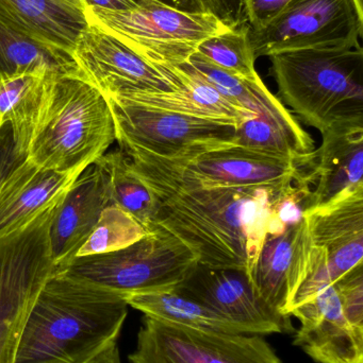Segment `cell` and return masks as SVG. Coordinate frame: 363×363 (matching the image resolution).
<instances>
[{"instance_id":"1","label":"cell","mask_w":363,"mask_h":363,"mask_svg":"<svg viewBox=\"0 0 363 363\" xmlns=\"http://www.w3.org/2000/svg\"><path fill=\"white\" fill-rule=\"evenodd\" d=\"M121 150L157 199V215L148 230L159 228L176 237L198 264L251 277L273 206L294 182L276 187H204L151 153Z\"/></svg>"},{"instance_id":"6","label":"cell","mask_w":363,"mask_h":363,"mask_svg":"<svg viewBox=\"0 0 363 363\" xmlns=\"http://www.w3.org/2000/svg\"><path fill=\"white\" fill-rule=\"evenodd\" d=\"M89 25L115 36L153 65H181L200 43L232 29L212 14H193L153 4L115 12L85 8Z\"/></svg>"},{"instance_id":"29","label":"cell","mask_w":363,"mask_h":363,"mask_svg":"<svg viewBox=\"0 0 363 363\" xmlns=\"http://www.w3.org/2000/svg\"><path fill=\"white\" fill-rule=\"evenodd\" d=\"M146 234V228L136 218L117 205L111 204L102 211L76 257L117 251L136 242Z\"/></svg>"},{"instance_id":"14","label":"cell","mask_w":363,"mask_h":363,"mask_svg":"<svg viewBox=\"0 0 363 363\" xmlns=\"http://www.w3.org/2000/svg\"><path fill=\"white\" fill-rule=\"evenodd\" d=\"M313 152L311 192L305 213L363 192V121L335 123Z\"/></svg>"},{"instance_id":"18","label":"cell","mask_w":363,"mask_h":363,"mask_svg":"<svg viewBox=\"0 0 363 363\" xmlns=\"http://www.w3.org/2000/svg\"><path fill=\"white\" fill-rule=\"evenodd\" d=\"M79 174L45 169L26 159L0 185V238L31 223L65 194Z\"/></svg>"},{"instance_id":"11","label":"cell","mask_w":363,"mask_h":363,"mask_svg":"<svg viewBox=\"0 0 363 363\" xmlns=\"http://www.w3.org/2000/svg\"><path fill=\"white\" fill-rule=\"evenodd\" d=\"M313 152L294 161L232 143H208L195 145L173 159L158 157L204 187H276L307 178Z\"/></svg>"},{"instance_id":"25","label":"cell","mask_w":363,"mask_h":363,"mask_svg":"<svg viewBox=\"0 0 363 363\" xmlns=\"http://www.w3.org/2000/svg\"><path fill=\"white\" fill-rule=\"evenodd\" d=\"M28 72L82 76L70 52L36 42L0 21V80Z\"/></svg>"},{"instance_id":"15","label":"cell","mask_w":363,"mask_h":363,"mask_svg":"<svg viewBox=\"0 0 363 363\" xmlns=\"http://www.w3.org/2000/svg\"><path fill=\"white\" fill-rule=\"evenodd\" d=\"M313 250L305 217L281 234H266L249 277L259 296L283 315H289L294 298L308 277Z\"/></svg>"},{"instance_id":"9","label":"cell","mask_w":363,"mask_h":363,"mask_svg":"<svg viewBox=\"0 0 363 363\" xmlns=\"http://www.w3.org/2000/svg\"><path fill=\"white\" fill-rule=\"evenodd\" d=\"M130 363H283L261 335L204 332L144 315Z\"/></svg>"},{"instance_id":"33","label":"cell","mask_w":363,"mask_h":363,"mask_svg":"<svg viewBox=\"0 0 363 363\" xmlns=\"http://www.w3.org/2000/svg\"><path fill=\"white\" fill-rule=\"evenodd\" d=\"M291 0H241L245 21L251 30L261 29L276 18Z\"/></svg>"},{"instance_id":"28","label":"cell","mask_w":363,"mask_h":363,"mask_svg":"<svg viewBox=\"0 0 363 363\" xmlns=\"http://www.w3.org/2000/svg\"><path fill=\"white\" fill-rule=\"evenodd\" d=\"M249 33L251 27L243 23L207 38L200 43L195 53L228 74L239 78H255L258 74Z\"/></svg>"},{"instance_id":"31","label":"cell","mask_w":363,"mask_h":363,"mask_svg":"<svg viewBox=\"0 0 363 363\" xmlns=\"http://www.w3.org/2000/svg\"><path fill=\"white\" fill-rule=\"evenodd\" d=\"M163 6L193 14H212L230 28L247 23L241 0H155Z\"/></svg>"},{"instance_id":"21","label":"cell","mask_w":363,"mask_h":363,"mask_svg":"<svg viewBox=\"0 0 363 363\" xmlns=\"http://www.w3.org/2000/svg\"><path fill=\"white\" fill-rule=\"evenodd\" d=\"M170 66L180 83L177 91L172 93L134 94L121 96V98L179 114L213 121L239 123L245 119L257 117L224 97L187 64Z\"/></svg>"},{"instance_id":"2","label":"cell","mask_w":363,"mask_h":363,"mask_svg":"<svg viewBox=\"0 0 363 363\" xmlns=\"http://www.w3.org/2000/svg\"><path fill=\"white\" fill-rule=\"evenodd\" d=\"M125 296L53 271L36 294L19 334L14 363H90L117 342Z\"/></svg>"},{"instance_id":"17","label":"cell","mask_w":363,"mask_h":363,"mask_svg":"<svg viewBox=\"0 0 363 363\" xmlns=\"http://www.w3.org/2000/svg\"><path fill=\"white\" fill-rule=\"evenodd\" d=\"M111 204L108 178L95 162L80 172L55 208L49 228L55 268L76 257L102 211Z\"/></svg>"},{"instance_id":"30","label":"cell","mask_w":363,"mask_h":363,"mask_svg":"<svg viewBox=\"0 0 363 363\" xmlns=\"http://www.w3.org/2000/svg\"><path fill=\"white\" fill-rule=\"evenodd\" d=\"M310 192V182L307 180L294 182L283 191L271 211L266 234H281L298 224L305 217Z\"/></svg>"},{"instance_id":"20","label":"cell","mask_w":363,"mask_h":363,"mask_svg":"<svg viewBox=\"0 0 363 363\" xmlns=\"http://www.w3.org/2000/svg\"><path fill=\"white\" fill-rule=\"evenodd\" d=\"M0 21L70 55L89 26L81 0H0Z\"/></svg>"},{"instance_id":"5","label":"cell","mask_w":363,"mask_h":363,"mask_svg":"<svg viewBox=\"0 0 363 363\" xmlns=\"http://www.w3.org/2000/svg\"><path fill=\"white\" fill-rule=\"evenodd\" d=\"M197 262L176 237L153 228L124 249L75 257L55 270L127 296L176 287Z\"/></svg>"},{"instance_id":"35","label":"cell","mask_w":363,"mask_h":363,"mask_svg":"<svg viewBox=\"0 0 363 363\" xmlns=\"http://www.w3.org/2000/svg\"><path fill=\"white\" fill-rule=\"evenodd\" d=\"M81 1L85 8L102 9V10L115 11V12L136 10V9L157 4L155 0H81Z\"/></svg>"},{"instance_id":"26","label":"cell","mask_w":363,"mask_h":363,"mask_svg":"<svg viewBox=\"0 0 363 363\" xmlns=\"http://www.w3.org/2000/svg\"><path fill=\"white\" fill-rule=\"evenodd\" d=\"M96 163L106 172L113 204L136 218L148 232L157 215V199L132 169L127 153L121 149L106 152Z\"/></svg>"},{"instance_id":"13","label":"cell","mask_w":363,"mask_h":363,"mask_svg":"<svg viewBox=\"0 0 363 363\" xmlns=\"http://www.w3.org/2000/svg\"><path fill=\"white\" fill-rule=\"evenodd\" d=\"M175 289L217 311L247 334L264 336L294 330L291 317L272 308L244 271L211 268L197 262Z\"/></svg>"},{"instance_id":"37","label":"cell","mask_w":363,"mask_h":363,"mask_svg":"<svg viewBox=\"0 0 363 363\" xmlns=\"http://www.w3.org/2000/svg\"><path fill=\"white\" fill-rule=\"evenodd\" d=\"M90 363H102V356H100V354L95 358V359L93 360V362Z\"/></svg>"},{"instance_id":"19","label":"cell","mask_w":363,"mask_h":363,"mask_svg":"<svg viewBox=\"0 0 363 363\" xmlns=\"http://www.w3.org/2000/svg\"><path fill=\"white\" fill-rule=\"evenodd\" d=\"M305 218L313 245L324 252L332 284L363 264V192Z\"/></svg>"},{"instance_id":"16","label":"cell","mask_w":363,"mask_h":363,"mask_svg":"<svg viewBox=\"0 0 363 363\" xmlns=\"http://www.w3.org/2000/svg\"><path fill=\"white\" fill-rule=\"evenodd\" d=\"M300 328L294 345L319 363H363V333L350 325L343 315L336 286L318 292L292 309Z\"/></svg>"},{"instance_id":"8","label":"cell","mask_w":363,"mask_h":363,"mask_svg":"<svg viewBox=\"0 0 363 363\" xmlns=\"http://www.w3.org/2000/svg\"><path fill=\"white\" fill-rule=\"evenodd\" d=\"M363 9L355 0H291L249 33L255 59L300 49L360 48Z\"/></svg>"},{"instance_id":"10","label":"cell","mask_w":363,"mask_h":363,"mask_svg":"<svg viewBox=\"0 0 363 363\" xmlns=\"http://www.w3.org/2000/svg\"><path fill=\"white\" fill-rule=\"evenodd\" d=\"M121 149H138L173 159L187 149L208 143H232L238 123L198 118L139 104L106 97Z\"/></svg>"},{"instance_id":"23","label":"cell","mask_w":363,"mask_h":363,"mask_svg":"<svg viewBox=\"0 0 363 363\" xmlns=\"http://www.w3.org/2000/svg\"><path fill=\"white\" fill-rule=\"evenodd\" d=\"M57 76L28 72L0 80V128L11 125L17 149L26 157L49 87Z\"/></svg>"},{"instance_id":"3","label":"cell","mask_w":363,"mask_h":363,"mask_svg":"<svg viewBox=\"0 0 363 363\" xmlns=\"http://www.w3.org/2000/svg\"><path fill=\"white\" fill-rule=\"evenodd\" d=\"M117 140L108 100L77 74L53 79L27 149V160L45 169L81 172Z\"/></svg>"},{"instance_id":"36","label":"cell","mask_w":363,"mask_h":363,"mask_svg":"<svg viewBox=\"0 0 363 363\" xmlns=\"http://www.w3.org/2000/svg\"><path fill=\"white\" fill-rule=\"evenodd\" d=\"M100 356H102V363H121L117 342L109 345L100 353Z\"/></svg>"},{"instance_id":"24","label":"cell","mask_w":363,"mask_h":363,"mask_svg":"<svg viewBox=\"0 0 363 363\" xmlns=\"http://www.w3.org/2000/svg\"><path fill=\"white\" fill-rule=\"evenodd\" d=\"M128 306L138 309L146 317L172 325L183 326L204 332L247 334L206 305L174 288L143 292L125 296Z\"/></svg>"},{"instance_id":"38","label":"cell","mask_w":363,"mask_h":363,"mask_svg":"<svg viewBox=\"0 0 363 363\" xmlns=\"http://www.w3.org/2000/svg\"><path fill=\"white\" fill-rule=\"evenodd\" d=\"M356 2H357L358 6L359 8L363 9V0H355Z\"/></svg>"},{"instance_id":"4","label":"cell","mask_w":363,"mask_h":363,"mask_svg":"<svg viewBox=\"0 0 363 363\" xmlns=\"http://www.w3.org/2000/svg\"><path fill=\"white\" fill-rule=\"evenodd\" d=\"M279 99L323 133L363 121V49H300L270 55Z\"/></svg>"},{"instance_id":"22","label":"cell","mask_w":363,"mask_h":363,"mask_svg":"<svg viewBox=\"0 0 363 363\" xmlns=\"http://www.w3.org/2000/svg\"><path fill=\"white\" fill-rule=\"evenodd\" d=\"M185 64L237 106L287 130L300 140L313 142L291 111L266 87L259 74L253 79L239 78L215 67L196 53Z\"/></svg>"},{"instance_id":"27","label":"cell","mask_w":363,"mask_h":363,"mask_svg":"<svg viewBox=\"0 0 363 363\" xmlns=\"http://www.w3.org/2000/svg\"><path fill=\"white\" fill-rule=\"evenodd\" d=\"M232 144L294 161L307 159L315 150V142L300 140L287 130L260 117L240 121Z\"/></svg>"},{"instance_id":"34","label":"cell","mask_w":363,"mask_h":363,"mask_svg":"<svg viewBox=\"0 0 363 363\" xmlns=\"http://www.w3.org/2000/svg\"><path fill=\"white\" fill-rule=\"evenodd\" d=\"M26 159V155L17 149L11 125L0 128V185Z\"/></svg>"},{"instance_id":"32","label":"cell","mask_w":363,"mask_h":363,"mask_svg":"<svg viewBox=\"0 0 363 363\" xmlns=\"http://www.w3.org/2000/svg\"><path fill=\"white\" fill-rule=\"evenodd\" d=\"M334 285L345 319L352 328L363 333V264L352 269Z\"/></svg>"},{"instance_id":"12","label":"cell","mask_w":363,"mask_h":363,"mask_svg":"<svg viewBox=\"0 0 363 363\" xmlns=\"http://www.w3.org/2000/svg\"><path fill=\"white\" fill-rule=\"evenodd\" d=\"M77 67L104 97L172 93L180 87L170 65H153L115 36L87 26L72 53Z\"/></svg>"},{"instance_id":"7","label":"cell","mask_w":363,"mask_h":363,"mask_svg":"<svg viewBox=\"0 0 363 363\" xmlns=\"http://www.w3.org/2000/svg\"><path fill=\"white\" fill-rule=\"evenodd\" d=\"M59 201L25 228L0 238V363H14L26 315L55 271L49 228Z\"/></svg>"}]
</instances>
